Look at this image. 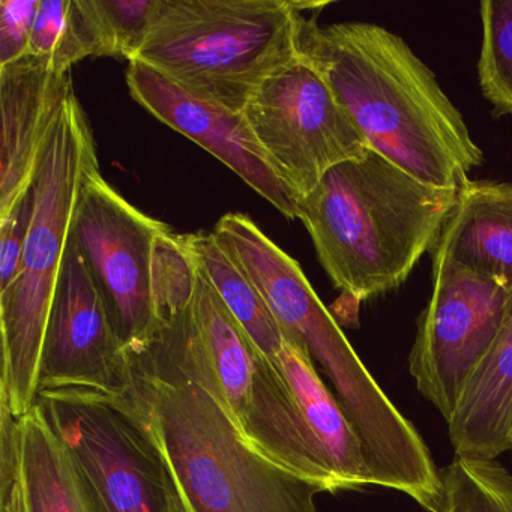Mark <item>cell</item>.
Masks as SVG:
<instances>
[{"mask_svg": "<svg viewBox=\"0 0 512 512\" xmlns=\"http://www.w3.org/2000/svg\"><path fill=\"white\" fill-rule=\"evenodd\" d=\"M133 383L130 353L106 296L71 233L41 355L40 386L125 395Z\"/></svg>", "mask_w": 512, "mask_h": 512, "instance_id": "obj_12", "label": "cell"}, {"mask_svg": "<svg viewBox=\"0 0 512 512\" xmlns=\"http://www.w3.org/2000/svg\"><path fill=\"white\" fill-rule=\"evenodd\" d=\"M290 0H157L143 62L200 100L244 112L263 83L301 56L305 11Z\"/></svg>", "mask_w": 512, "mask_h": 512, "instance_id": "obj_5", "label": "cell"}, {"mask_svg": "<svg viewBox=\"0 0 512 512\" xmlns=\"http://www.w3.org/2000/svg\"><path fill=\"white\" fill-rule=\"evenodd\" d=\"M242 113L296 202L329 170L368 151L325 77L302 53L269 77Z\"/></svg>", "mask_w": 512, "mask_h": 512, "instance_id": "obj_9", "label": "cell"}, {"mask_svg": "<svg viewBox=\"0 0 512 512\" xmlns=\"http://www.w3.org/2000/svg\"><path fill=\"white\" fill-rule=\"evenodd\" d=\"M509 295L511 290L469 269L433 266V293L418 320L409 371L446 421L493 344Z\"/></svg>", "mask_w": 512, "mask_h": 512, "instance_id": "obj_11", "label": "cell"}, {"mask_svg": "<svg viewBox=\"0 0 512 512\" xmlns=\"http://www.w3.org/2000/svg\"><path fill=\"white\" fill-rule=\"evenodd\" d=\"M280 371L341 490L370 485L364 448L334 392L320 379L307 350L284 335Z\"/></svg>", "mask_w": 512, "mask_h": 512, "instance_id": "obj_17", "label": "cell"}, {"mask_svg": "<svg viewBox=\"0 0 512 512\" xmlns=\"http://www.w3.org/2000/svg\"><path fill=\"white\" fill-rule=\"evenodd\" d=\"M71 0H41L29 55L53 58L70 32Z\"/></svg>", "mask_w": 512, "mask_h": 512, "instance_id": "obj_24", "label": "cell"}, {"mask_svg": "<svg viewBox=\"0 0 512 512\" xmlns=\"http://www.w3.org/2000/svg\"><path fill=\"white\" fill-rule=\"evenodd\" d=\"M127 397L172 469L188 512H317L319 485L253 448L220 401L154 347L131 353Z\"/></svg>", "mask_w": 512, "mask_h": 512, "instance_id": "obj_3", "label": "cell"}, {"mask_svg": "<svg viewBox=\"0 0 512 512\" xmlns=\"http://www.w3.org/2000/svg\"><path fill=\"white\" fill-rule=\"evenodd\" d=\"M41 0L0 2V67L29 55L32 29Z\"/></svg>", "mask_w": 512, "mask_h": 512, "instance_id": "obj_23", "label": "cell"}, {"mask_svg": "<svg viewBox=\"0 0 512 512\" xmlns=\"http://www.w3.org/2000/svg\"><path fill=\"white\" fill-rule=\"evenodd\" d=\"M215 238L271 308L284 335L301 344L331 380L346 409L364 406L377 382L359 359L337 319L323 305L299 263L284 253L248 215L218 220Z\"/></svg>", "mask_w": 512, "mask_h": 512, "instance_id": "obj_10", "label": "cell"}, {"mask_svg": "<svg viewBox=\"0 0 512 512\" xmlns=\"http://www.w3.org/2000/svg\"><path fill=\"white\" fill-rule=\"evenodd\" d=\"M71 89V73L47 56L0 67V217L31 191L44 143Z\"/></svg>", "mask_w": 512, "mask_h": 512, "instance_id": "obj_14", "label": "cell"}, {"mask_svg": "<svg viewBox=\"0 0 512 512\" xmlns=\"http://www.w3.org/2000/svg\"><path fill=\"white\" fill-rule=\"evenodd\" d=\"M127 86L146 112L226 164L284 217L298 218L295 196L257 142L244 113L200 100L140 61L128 64Z\"/></svg>", "mask_w": 512, "mask_h": 512, "instance_id": "obj_13", "label": "cell"}, {"mask_svg": "<svg viewBox=\"0 0 512 512\" xmlns=\"http://www.w3.org/2000/svg\"><path fill=\"white\" fill-rule=\"evenodd\" d=\"M73 236L128 353L142 350L167 317L191 304L196 265L179 235L131 205L100 167L83 185Z\"/></svg>", "mask_w": 512, "mask_h": 512, "instance_id": "obj_7", "label": "cell"}, {"mask_svg": "<svg viewBox=\"0 0 512 512\" xmlns=\"http://www.w3.org/2000/svg\"><path fill=\"white\" fill-rule=\"evenodd\" d=\"M146 346L208 389L260 454L323 493L341 491L283 373L239 325L199 266L191 304L164 320Z\"/></svg>", "mask_w": 512, "mask_h": 512, "instance_id": "obj_4", "label": "cell"}, {"mask_svg": "<svg viewBox=\"0 0 512 512\" xmlns=\"http://www.w3.org/2000/svg\"><path fill=\"white\" fill-rule=\"evenodd\" d=\"M32 194L29 191L7 214L0 217V295L16 283L31 220Z\"/></svg>", "mask_w": 512, "mask_h": 512, "instance_id": "obj_22", "label": "cell"}, {"mask_svg": "<svg viewBox=\"0 0 512 512\" xmlns=\"http://www.w3.org/2000/svg\"><path fill=\"white\" fill-rule=\"evenodd\" d=\"M431 262L461 266L512 290V184L469 181L461 187Z\"/></svg>", "mask_w": 512, "mask_h": 512, "instance_id": "obj_15", "label": "cell"}, {"mask_svg": "<svg viewBox=\"0 0 512 512\" xmlns=\"http://www.w3.org/2000/svg\"><path fill=\"white\" fill-rule=\"evenodd\" d=\"M191 259L211 281L220 298L263 355L280 371L284 331L245 272L230 259L214 232L179 235Z\"/></svg>", "mask_w": 512, "mask_h": 512, "instance_id": "obj_19", "label": "cell"}, {"mask_svg": "<svg viewBox=\"0 0 512 512\" xmlns=\"http://www.w3.org/2000/svg\"><path fill=\"white\" fill-rule=\"evenodd\" d=\"M37 404L104 512H188L172 469L127 395L44 389Z\"/></svg>", "mask_w": 512, "mask_h": 512, "instance_id": "obj_8", "label": "cell"}, {"mask_svg": "<svg viewBox=\"0 0 512 512\" xmlns=\"http://www.w3.org/2000/svg\"><path fill=\"white\" fill-rule=\"evenodd\" d=\"M0 509H2V512H29L25 490H23L22 475H20L19 482L14 487L10 497L5 502L0 503Z\"/></svg>", "mask_w": 512, "mask_h": 512, "instance_id": "obj_26", "label": "cell"}, {"mask_svg": "<svg viewBox=\"0 0 512 512\" xmlns=\"http://www.w3.org/2000/svg\"><path fill=\"white\" fill-rule=\"evenodd\" d=\"M479 86L497 115H512V0H484Z\"/></svg>", "mask_w": 512, "mask_h": 512, "instance_id": "obj_21", "label": "cell"}, {"mask_svg": "<svg viewBox=\"0 0 512 512\" xmlns=\"http://www.w3.org/2000/svg\"><path fill=\"white\" fill-rule=\"evenodd\" d=\"M22 482L29 512H104L38 404L22 418Z\"/></svg>", "mask_w": 512, "mask_h": 512, "instance_id": "obj_18", "label": "cell"}, {"mask_svg": "<svg viewBox=\"0 0 512 512\" xmlns=\"http://www.w3.org/2000/svg\"><path fill=\"white\" fill-rule=\"evenodd\" d=\"M301 53L325 77L368 148L418 181L460 190L484 154L460 110L406 41L373 23L305 19Z\"/></svg>", "mask_w": 512, "mask_h": 512, "instance_id": "obj_1", "label": "cell"}, {"mask_svg": "<svg viewBox=\"0 0 512 512\" xmlns=\"http://www.w3.org/2000/svg\"><path fill=\"white\" fill-rule=\"evenodd\" d=\"M97 167L94 133L71 89L44 143L35 173L19 277L0 295V397L8 401L19 419L37 404L44 337L59 274L83 185Z\"/></svg>", "mask_w": 512, "mask_h": 512, "instance_id": "obj_6", "label": "cell"}, {"mask_svg": "<svg viewBox=\"0 0 512 512\" xmlns=\"http://www.w3.org/2000/svg\"><path fill=\"white\" fill-rule=\"evenodd\" d=\"M157 0H71V31L80 58L136 61Z\"/></svg>", "mask_w": 512, "mask_h": 512, "instance_id": "obj_20", "label": "cell"}, {"mask_svg": "<svg viewBox=\"0 0 512 512\" xmlns=\"http://www.w3.org/2000/svg\"><path fill=\"white\" fill-rule=\"evenodd\" d=\"M22 475V419L0 397V503L10 497Z\"/></svg>", "mask_w": 512, "mask_h": 512, "instance_id": "obj_25", "label": "cell"}, {"mask_svg": "<svg viewBox=\"0 0 512 512\" xmlns=\"http://www.w3.org/2000/svg\"><path fill=\"white\" fill-rule=\"evenodd\" d=\"M458 190L424 184L373 149L329 170L298 200L317 259L353 304L398 289L433 250Z\"/></svg>", "mask_w": 512, "mask_h": 512, "instance_id": "obj_2", "label": "cell"}, {"mask_svg": "<svg viewBox=\"0 0 512 512\" xmlns=\"http://www.w3.org/2000/svg\"><path fill=\"white\" fill-rule=\"evenodd\" d=\"M446 422L455 457L491 461L512 451V290L499 332Z\"/></svg>", "mask_w": 512, "mask_h": 512, "instance_id": "obj_16", "label": "cell"}]
</instances>
